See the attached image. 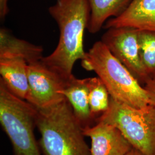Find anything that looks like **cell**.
<instances>
[{"label":"cell","instance_id":"cell-1","mask_svg":"<svg viewBox=\"0 0 155 155\" xmlns=\"http://www.w3.org/2000/svg\"><path fill=\"white\" fill-rule=\"evenodd\" d=\"M48 12L58 24L59 39L55 50L41 61L67 82L74 76L75 63L86 56L83 36L89 25L90 8L87 0H56Z\"/></svg>","mask_w":155,"mask_h":155},{"label":"cell","instance_id":"cell-2","mask_svg":"<svg viewBox=\"0 0 155 155\" xmlns=\"http://www.w3.org/2000/svg\"><path fill=\"white\" fill-rule=\"evenodd\" d=\"M36 127L41 155H91L83 127L66 98L38 109Z\"/></svg>","mask_w":155,"mask_h":155},{"label":"cell","instance_id":"cell-3","mask_svg":"<svg viewBox=\"0 0 155 155\" xmlns=\"http://www.w3.org/2000/svg\"><path fill=\"white\" fill-rule=\"evenodd\" d=\"M81 61L85 70L100 78L113 99L137 109L150 105L144 87L101 40L94 43Z\"/></svg>","mask_w":155,"mask_h":155},{"label":"cell","instance_id":"cell-4","mask_svg":"<svg viewBox=\"0 0 155 155\" xmlns=\"http://www.w3.org/2000/svg\"><path fill=\"white\" fill-rule=\"evenodd\" d=\"M38 109L19 98L0 79V124L14 155H42L35 134Z\"/></svg>","mask_w":155,"mask_h":155},{"label":"cell","instance_id":"cell-5","mask_svg":"<svg viewBox=\"0 0 155 155\" xmlns=\"http://www.w3.org/2000/svg\"><path fill=\"white\" fill-rule=\"evenodd\" d=\"M118 128L133 148L145 155H155V106L134 108L110 97L108 110L98 117Z\"/></svg>","mask_w":155,"mask_h":155},{"label":"cell","instance_id":"cell-6","mask_svg":"<svg viewBox=\"0 0 155 155\" xmlns=\"http://www.w3.org/2000/svg\"><path fill=\"white\" fill-rule=\"evenodd\" d=\"M101 41L143 86L150 78L140 59L139 30L130 27L109 28Z\"/></svg>","mask_w":155,"mask_h":155},{"label":"cell","instance_id":"cell-7","mask_svg":"<svg viewBox=\"0 0 155 155\" xmlns=\"http://www.w3.org/2000/svg\"><path fill=\"white\" fill-rule=\"evenodd\" d=\"M29 93L26 101L38 109L56 104L66 98L62 94L65 82L41 61L28 64Z\"/></svg>","mask_w":155,"mask_h":155},{"label":"cell","instance_id":"cell-8","mask_svg":"<svg viewBox=\"0 0 155 155\" xmlns=\"http://www.w3.org/2000/svg\"><path fill=\"white\" fill-rule=\"evenodd\" d=\"M83 132L91 139V155H126L133 148L118 128L106 122L97 121Z\"/></svg>","mask_w":155,"mask_h":155},{"label":"cell","instance_id":"cell-9","mask_svg":"<svg viewBox=\"0 0 155 155\" xmlns=\"http://www.w3.org/2000/svg\"><path fill=\"white\" fill-rule=\"evenodd\" d=\"M117 27L155 32V0H132L122 14L109 19L103 28Z\"/></svg>","mask_w":155,"mask_h":155},{"label":"cell","instance_id":"cell-10","mask_svg":"<svg viewBox=\"0 0 155 155\" xmlns=\"http://www.w3.org/2000/svg\"><path fill=\"white\" fill-rule=\"evenodd\" d=\"M62 94L83 129L93 125L95 120L89 105V78L78 79L74 75L65 84Z\"/></svg>","mask_w":155,"mask_h":155},{"label":"cell","instance_id":"cell-11","mask_svg":"<svg viewBox=\"0 0 155 155\" xmlns=\"http://www.w3.org/2000/svg\"><path fill=\"white\" fill-rule=\"evenodd\" d=\"M28 64L21 57L0 58V79L13 94L25 100L29 93Z\"/></svg>","mask_w":155,"mask_h":155},{"label":"cell","instance_id":"cell-12","mask_svg":"<svg viewBox=\"0 0 155 155\" xmlns=\"http://www.w3.org/2000/svg\"><path fill=\"white\" fill-rule=\"evenodd\" d=\"M43 48L19 39L12 35L5 28L0 29V58L21 57L28 64L40 61Z\"/></svg>","mask_w":155,"mask_h":155},{"label":"cell","instance_id":"cell-13","mask_svg":"<svg viewBox=\"0 0 155 155\" xmlns=\"http://www.w3.org/2000/svg\"><path fill=\"white\" fill-rule=\"evenodd\" d=\"M87 1L91 11L87 30L94 34L104 27L109 18L117 17L122 14L132 0Z\"/></svg>","mask_w":155,"mask_h":155},{"label":"cell","instance_id":"cell-14","mask_svg":"<svg viewBox=\"0 0 155 155\" xmlns=\"http://www.w3.org/2000/svg\"><path fill=\"white\" fill-rule=\"evenodd\" d=\"M110 95L100 78H89V105L94 119L108 110Z\"/></svg>","mask_w":155,"mask_h":155},{"label":"cell","instance_id":"cell-15","mask_svg":"<svg viewBox=\"0 0 155 155\" xmlns=\"http://www.w3.org/2000/svg\"><path fill=\"white\" fill-rule=\"evenodd\" d=\"M141 61L148 77L155 78V32L139 31Z\"/></svg>","mask_w":155,"mask_h":155},{"label":"cell","instance_id":"cell-16","mask_svg":"<svg viewBox=\"0 0 155 155\" xmlns=\"http://www.w3.org/2000/svg\"><path fill=\"white\" fill-rule=\"evenodd\" d=\"M150 100V105L155 106V78H150L143 86Z\"/></svg>","mask_w":155,"mask_h":155},{"label":"cell","instance_id":"cell-17","mask_svg":"<svg viewBox=\"0 0 155 155\" xmlns=\"http://www.w3.org/2000/svg\"><path fill=\"white\" fill-rule=\"evenodd\" d=\"M8 0H0V17L4 20L9 11L8 8Z\"/></svg>","mask_w":155,"mask_h":155},{"label":"cell","instance_id":"cell-18","mask_svg":"<svg viewBox=\"0 0 155 155\" xmlns=\"http://www.w3.org/2000/svg\"><path fill=\"white\" fill-rule=\"evenodd\" d=\"M126 155H145L141 153V152H140L138 150L135 149V148H132V150H130L127 154Z\"/></svg>","mask_w":155,"mask_h":155}]
</instances>
